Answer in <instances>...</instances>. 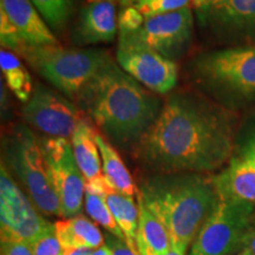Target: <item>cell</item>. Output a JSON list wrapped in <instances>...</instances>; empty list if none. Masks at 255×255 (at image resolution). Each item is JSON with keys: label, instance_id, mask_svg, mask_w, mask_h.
Here are the masks:
<instances>
[{"label": "cell", "instance_id": "cell-1", "mask_svg": "<svg viewBox=\"0 0 255 255\" xmlns=\"http://www.w3.org/2000/svg\"><path fill=\"white\" fill-rule=\"evenodd\" d=\"M233 152L232 117L200 96L178 92L137 145V156L157 174H207Z\"/></svg>", "mask_w": 255, "mask_h": 255}, {"label": "cell", "instance_id": "cell-2", "mask_svg": "<svg viewBox=\"0 0 255 255\" xmlns=\"http://www.w3.org/2000/svg\"><path fill=\"white\" fill-rule=\"evenodd\" d=\"M110 143L136 146L161 113L157 95L111 60L76 101Z\"/></svg>", "mask_w": 255, "mask_h": 255}, {"label": "cell", "instance_id": "cell-3", "mask_svg": "<svg viewBox=\"0 0 255 255\" xmlns=\"http://www.w3.org/2000/svg\"><path fill=\"white\" fill-rule=\"evenodd\" d=\"M137 193L170 235L171 247L187 252L220 199L205 174H156Z\"/></svg>", "mask_w": 255, "mask_h": 255}, {"label": "cell", "instance_id": "cell-4", "mask_svg": "<svg viewBox=\"0 0 255 255\" xmlns=\"http://www.w3.org/2000/svg\"><path fill=\"white\" fill-rule=\"evenodd\" d=\"M34 71L70 100L82 91L113 58L97 49H66L58 45L27 46L19 52Z\"/></svg>", "mask_w": 255, "mask_h": 255}, {"label": "cell", "instance_id": "cell-5", "mask_svg": "<svg viewBox=\"0 0 255 255\" xmlns=\"http://www.w3.org/2000/svg\"><path fill=\"white\" fill-rule=\"evenodd\" d=\"M5 161L40 213L62 216L58 196L47 171L39 138L26 124H17L2 139Z\"/></svg>", "mask_w": 255, "mask_h": 255}, {"label": "cell", "instance_id": "cell-6", "mask_svg": "<svg viewBox=\"0 0 255 255\" xmlns=\"http://www.w3.org/2000/svg\"><path fill=\"white\" fill-rule=\"evenodd\" d=\"M201 87L234 100L255 98V45L228 47L201 55L191 69Z\"/></svg>", "mask_w": 255, "mask_h": 255}, {"label": "cell", "instance_id": "cell-7", "mask_svg": "<svg viewBox=\"0 0 255 255\" xmlns=\"http://www.w3.org/2000/svg\"><path fill=\"white\" fill-rule=\"evenodd\" d=\"M255 206L220 197L205 225L191 244L189 255H231L242 248L252 228Z\"/></svg>", "mask_w": 255, "mask_h": 255}, {"label": "cell", "instance_id": "cell-8", "mask_svg": "<svg viewBox=\"0 0 255 255\" xmlns=\"http://www.w3.org/2000/svg\"><path fill=\"white\" fill-rule=\"evenodd\" d=\"M51 182L58 196L62 218L79 215L84 205L85 177L78 167L71 142L58 137H39Z\"/></svg>", "mask_w": 255, "mask_h": 255}, {"label": "cell", "instance_id": "cell-9", "mask_svg": "<svg viewBox=\"0 0 255 255\" xmlns=\"http://www.w3.org/2000/svg\"><path fill=\"white\" fill-rule=\"evenodd\" d=\"M194 30V14L190 6L177 11L144 18L142 26L132 32H119L165 58L176 62L189 49Z\"/></svg>", "mask_w": 255, "mask_h": 255}, {"label": "cell", "instance_id": "cell-10", "mask_svg": "<svg viewBox=\"0 0 255 255\" xmlns=\"http://www.w3.org/2000/svg\"><path fill=\"white\" fill-rule=\"evenodd\" d=\"M116 58L117 64L128 75L156 95H167L176 87V62L123 34H119Z\"/></svg>", "mask_w": 255, "mask_h": 255}, {"label": "cell", "instance_id": "cell-11", "mask_svg": "<svg viewBox=\"0 0 255 255\" xmlns=\"http://www.w3.org/2000/svg\"><path fill=\"white\" fill-rule=\"evenodd\" d=\"M23 119L49 137L70 139L84 119L77 104L46 85L37 84L27 103L21 108Z\"/></svg>", "mask_w": 255, "mask_h": 255}, {"label": "cell", "instance_id": "cell-12", "mask_svg": "<svg viewBox=\"0 0 255 255\" xmlns=\"http://www.w3.org/2000/svg\"><path fill=\"white\" fill-rule=\"evenodd\" d=\"M46 219L39 215L27 194L18 187L1 162L0 169V231L1 241L30 242L43 228Z\"/></svg>", "mask_w": 255, "mask_h": 255}, {"label": "cell", "instance_id": "cell-13", "mask_svg": "<svg viewBox=\"0 0 255 255\" xmlns=\"http://www.w3.org/2000/svg\"><path fill=\"white\" fill-rule=\"evenodd\" d=\"M199 24L222 40H255V0H213L196 8Z\"/></svg>", "mask_w": 255, "mask_h": 255}, {"label": "cell", "instance_id": "cell-14", "mask_svg": "<svg viewBox=\"0 0 255 255\" xmlns=\"http://www.w3.org/2000/svg\"><path fill=\"white\" fill-rule=\"evenodd\" d=\"M117 28L116 2L94 0L88 1L79 12L73 38L78 45L111 43L117 36Z\"/></svg>", "mask_w": 255, "mask_h": 255}, {"label": "cell", "instance_id": "cell-15", "mask_svg": "<svg viewBox=\"0 0 255 255\" xmlns=\"http://www.w3.org/2000/svg\"><path fill=\"white\" fill-rule=\"evenodd\" d=\"M2 8L27 46L58 45L59 41L31 0H0Z\"/></svg>", "mask_w": 255, "mask_h": 255}, {"label": "cell", "instance_id": "cell-16", "mask_svg": "<svg viewBox=\"0 0 255 255\" xmlns=\"http://www.w3.org/2000/svg\"><path fill=\"white\" fill-rule=\"evenodd\" d=\"M219 196L255 206V164L242 157L231 158L227 167L213 176Z\"/></svg>", "mask_w": 255, "mask_h": 255}, {"label": "cell", "instance_id": "cell-17", "mask_svg": "<svg viewBox=\"0 0 255 255\" xmlns=\"http://www.w3.org/2000/svg\"><path fill=\"white\" fill-rule=\"evenodd\" d=\"M139 208L136 246L139 255H165L171 248L170 235L157 216L146 207L137 193Z\"/></svg>", "mask_w": 255, "mask_h": 255}, {"label": "cell", "instance_id": "cell-18", "mask_svg": "<svg viewBox=\"0 0 255 255\" xmlns=\"http://www.w3.org/2000/svg\"><path fill=\"white\" fill-rule=\"evenodd\" d=\"M55 227L64 253L82 248L94 251L105 244L100 228L83 215L60 220Z\"/></svg>", "mask_w": 255, "mask_h": 255}, {"label": "cell", "instance_id": "cell-19", "mask_svg": "<svg viewBox=\"0 0 255 255\" xmlns=\"http://www.w3.org/2000/svg\"><path fill=\"white\" fill-rule=\"evenodd\" d=\"M96 133L97 132L95 131L89 120L84 117L78 123L70 138L75 158L84 175L85 181L92 180L103 174L101 152L96 142Z\"/></svg>", "mask_w": 255, "mask_h": 255}, {"label": "cell", "instance_id": "cell-20", "mask_svg": "<svg viewBox=\"0 0 255 255\" xmlns=\"http://www.w3.org/2000/svg\"><path fill=\"white\" fill-rule=\"evenodd\" d=\"M96 142L101 152L103 175L110 186L120 193L135 196L138 189H136L131 175L114 145L108 142L102 133L98 132L96 133Z\"/></svg>", "mask_w": 255, "mask_h": 255}, {"label": "cell", "instance_id": "cell-21", "mask_svg": "<svg viewBox=\"0 0 255 255\" xmlns=\"http://www.w3.org/2000/svg\"><path fill=\"white\" fill-rule=\"evenodd\" d=\"M105 200L111 210V214L124 234L127 244L132 251L138 253L136 246V234L139 218L138 203L136 205L133 196L126 195L115 189H111L107 194Z\"/></svg>", "mask_w": 255, "mask_h": 255}, {"label": "cell", "instance_id": "cell-22", "mask_svg": "<svg viewBox=\"0 0 255 255\" xmlns=\"http://www.w3.org/2000/svg\"><path fill=\"white\" fill-rule=\"evenodd\" d=\"M0 68L7 88L23 103H27L33 94V82L30 72L19 57L11 51L2 49L0 52Z\"/></svg>", "mask_w": 255, "mask_h": 255}, {"label": "cell", "instance_id": "cell-23", "mask_svg": "<svg viewBox=\"0 0 255 255\" xmlns=\"http://www.w3.org/2000/svg\"><path fill=\"white\" fill-rule=\"evenodd\" d=\"M84 206L87 213L96 223L101 225L109 234L115 235V237L126 241L124 234L121 231L119 225H117L116 220L114 219L113 214H111V210L108 206L105 196L97 195V194L90 193V191H85Z\"/></svg>", "mask_w": 255, "mask_h": 255}, {"label": "cell", "instance_id": "cell-24", "mask_svg": "<svg viewBox=\"0 0 255 255\" xmlns=\"http://www.w3.org/2000/svg\"><path fill=\"white\" fill-rule=\"evenodd\" d=\"M47 25L60 30L68 23L73 0H31Z\"/></svg>", "mask_w": 255, "mask_h": 255}, {"label": "cell", "instance_id": "cell-25", "mask_svg": "<svg viewBox=\"0 0 255 255\" xmlns=\"http://www.w3.org/2000/svg\"><path fill=\"white\" fill-rule=\"evenodd\" d=\"M34 255H63L64 251L57 235L55 223L46 220L43 228L30 242Z\"/></svg>", "mask_w": 255, "mask_h": 255}, {"label": "cell", "instance_id": "cell-26", "mask_svg": "<svg viewBox=\"0 0 255 255\" xmlns=\"http://www.w3.org/2000/svg\"><path fill=\"white\" fill-rule=\"evenodd\" d=\"M0 41H1L2 49L11 51L17 55H19V52L25 46L17 28L2 8H0Z\"/></svg>", "mask_w": 255, "mask_h": 255}, {"label": "cell", "instance_id": "cell-27", "mask_svg": "<svg viewBox=\"0 0 255 255\" xmlns=\"http://www.w3.org/2000/svg\"><path fill=\"white\" fill-rule=\"evenodd\" d=\"M191 2H193V0H150L144 4L136 6L135 8L143 17L148 18L151 15L169 13V12L188 7Z\"/></svg>", "mask_w": 255, "mask_h": 255}, {"label": "cell", "instance_id": "cell-28", "mask_svg": "<svg viewBox=\"0 0 255 255\" xmlns=\"http://www.w3.org/2000/svg\"><path fill=\"white\" fill-rule=\"evenodd\" d=\"M144 17L135 7H123L119 15V32H132L142 26Z\"/></svg>", "mask_w": 255, "mask_h": 255}, {"label": "cell", "instance_id": "cell-29", "mask_svg": "<svg viewBox=\"0 0 255 255\" xmlns=\"http://www.w3.org/2000/svg\"><path fill=\"white\" fill-rule=\"evenodd\" d=\"M1 255H34L28 242L1 241Z\"/></svg>", "mask_w": 255, "mask_h": 255}, {"label": "cell", "instance_id": "cell-30", "mask_svg": "<svg viewBox=\"0 0 255 255\" xmlns=\"http://www.w3.org/2000/svg\"><path fill=\"white\" fill-rule=\"evenodd\" d=\"M105 245L110 248L111 255H139L135 251H132L126 241L115 237V235L107 234Z\"/></svg>", "mask_w": 255, "mask_h": 255}, {"label": "cell", "instance_id": "cell-31", "mask_svg": "<svg viewBox=\"0 0 255 255\" xmlns=\"http://www.w3.org/2000/svg\"><path fill=\"white\" fill-rule=\"evenodd\" d=\"M240 157L245 158L246 161H250L252 163L255 164V135L252 137L251 141L247 143L246 148H245L244 152Z\"/></svg>", "mask_w": 255, "mask_h": 255}, {"label": "cell", "instance_id": "cell-32", "mask_svg": "<svg viewBox=\"0 0 255 255\" xmlns=\"http://www.w3.org/2000/svg\"><path fill=\"white\" fill-rule=\"evenodd\" d=\"M242 248H247L255 255V228L252 227L247 234L245 235L244 241H242Z\"/></svg>", "mask_w": 255, "mask_h": 255}, {"label": "cell", "instance_id": "cell-33", "mask_svg": "<svg viewBox=\"0 0 255 255\" xmlns=\"http://www.w3.org/2000/svg\"><path fill=\"white\" fill-rule=\"evenodd\" d=\"M92 255H111V251H110V248L104 244L103 246L97 248V250H94V252H92Z\"/></svg>", "mask_w": 255, "mask_h": 255}, {"label": "cell", "instance_id": "cell-34", "mask_svg": "<svg viewBox=\"0 0 255 255\" xmlns=\"http://www.w3.org/2000/svg\"><path fill=\"white\" fill-rule=\"evenodd\" d=\"M92 250H87V248H82V250H76L72 252H66L63 255H92Z\"/></svg>", "mask_w": 255, "mask_h": 255}, {"label": "cell", "instance_id": "cell-35", "mask_svg": "<svg viewBox=\"0 0 255 255\" xmlns=\"http://www.w3.org/2000/svg\"><path fill=\"white\" fill-rule=\"evenodd\" d=\"M210 1H213V0H193V2H191V5L194 6V8H200V7H202L203 5H206V4H208V2H210Z\"/></svg>", "mask_w": 255, "mask_h": 255}, {"label": "cell", "instance_id": "cell-36", "mask_svg": "<svg viewBox=\"0 0 255 255\" xmlns=\"http://www.w3.org/2000/svg\"><path fill=\"white\" fill-rule=\"evenodd\" d=\"M165 255H187V252L177 250V248H175V247H171L170 251H169Z\"/></svg>", "mask_w": 255, "mask_h": 255}, {"label": "cell", "instance_id": "cell-37", "mask_svg": "<svg viewBox=\"0 0 255 255\" xmlns=\"http://www.w3.org/2000/svg\"><path fill=\"white\" fill-rule=\"evenodd\" d=\"M235 255H254L253 253H252L251 251H248L247 248H241L240 251L237 252V254Z\"/></svg>", "mask_w": 255, "mask_h": 255}, {"label": "cell", "instance_id": "cell-38", "mask_svg": "<svg viewBox=\"0 0 255 255\" xmlns=\"http://www.w3.org/2000/svg\"><path fill=\"white\" fill-rule=\"evenodd\" d=\"M88 1H94V0H88ZM110 1H115V2H117V1H119V0H110Z\"/></svg>", "mask_w": 255, "mask_h": 255}, {"label": "cell", "instance_id": "cell-39", "mask_svg": "<svg viewBox=\"0 0 255 255\" xmlns=\"http://www.w3.org/2000/svg\"><path fill=\"white\" fill-rule=\"evenodd\" d=\"M254 221H255V215H254Z\"/></svg>", "mask_w": 255, "mask_h": 255}]
</instances>
